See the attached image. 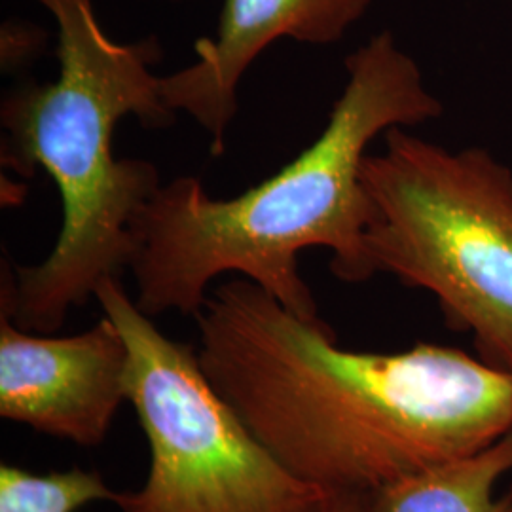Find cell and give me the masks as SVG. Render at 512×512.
<instances>
[{
	"mask_svg": "<svg viewBox=\"0 0 512 512\" xmlns=\"http://www.w3.org/2000/svg\"><path fill=\"white\" fill-rule=\"evenodd\" d=\"M209 382L275 458L325 494L374 497L512 431L511 372L461 349L340 348L256 283L217 285L196 315Z\"/></svg>",
	"mask_w": 512,
	"mask_h": 512,
	"instance_id": "obj_1",
	"label": "cell"
},
{
	"mask_svg": "<svg viewBox=\"0 0 512 512\" xmlns=\"http://www.w3.org/2000/svg\"><path fill=\"white\" fill-rule=\"evenodd\" d=\"M346 86L321 135L270 179L230 200L190 175L162 184L131 222L135 302L150 317L198 315L211 283L238 274L304 319L317 304L298 270L306 249L332 253L346 283L374 277L366 247L370 202L363 162L391 128L435 120L442 103L420 65L382 31L346 59Z\"/></svg>",
	"mask_w": 512,
	"mask_h": 512,
	"instance_id": "obj_2",
	"label": "cell"
},
{
	"mask_svg": "<svg viewBox=\"0 0 512 512\" xmlns=\"http://www.w3.org/2000/svg\"><path fill=\"white\" fill-rule=\"evenodd\" d=\"M57 25L59 76L21 80L0 103L2 167L31 179L52 177L63 203V226L52 253L35 266L2 264L0 306L29 332L54 334L97 287L122 277L133 258L131 222L162 186L158 167L114 156L122 118L169 128L177 112L152 67L158 38L116 42L93 0H37Z\"/></svg>",
	"mask_w": 512,
	"mask_h": 512,
	"instance_id": "obj_3",
	"label": "cell"
},
{
	"mask_svg": "<svg viewBox=\"0 0 512 512\" xmlns=\"http://www.w3.org/2000/svg\"><path fill=\"white\" fill-rule=\"evenodd\" d=\"M391 128L366 154V247L376 274L439 302L480 359L512 370V169L486 148L450 150Z\"/></svg>",
	"mask_w": 512,
	"mask_h": 512,
	"instance_id": "obj_4",
	"label": "cell"
},
{
	"mask_svg": "<svg viewBox=\"0 0 512 512\" xmlns=\"http://www.w3.org/2000/svg\"><path fill=\"white\" fill-rule=\"evenodd\" d=\"M95 298L128 346V403L150 448L145 484L120 512H321L327 494L296 478L209 382L198 348L171 340L120 277Z\"/></svg>",
	"mask_w": 512,
	"mask_h": 512,
	"instance_id": "obj_5",
	"label": "cell"
},
{
	"mask_svg": "<svg viewBox=\"0 0 512 512\" xmlns=\"http://www.w3.org/2000/svg\"><path fill=\"white\" fill-rule=\"evenodd\" d=\"M128 346L107 315L73 336L29 332L0 306V416L78 446L107 439L128 401Z\"/></svg>",
	"mask_w": 512,
	"mask_h": 512,
	"instance_id": "obj_6",
	"label": "cell"
},
{
	"mask_svg": "<svg viewBox=\"0 0 512 512\" xmlns=\"http://www.w3.org/2000/svg\"><path fill=\"white\" fill-rule=\"evenodd\" d=\"M372 0H222L213 38L196 42L190 67L162 76L167 107L190 114L222 156L226 131L239 110V84L256 57L275 40L334 44L365 16Z\"/></svg>",
	"mask_w": 512,
	"mask_h": 512,
	"instance_id": "obj_7",
	"label": "cell"
},
{
	"mask_svg": "<svg viewBox=\"0 0 512 512\" xmlns=\"http://www.w3.org/2000/svg\"><path fill=\"white\" fill-rule=\"evenodd\" d=\"M512 473V431L492 446L425 469L372 497V512H512L497 486Z\"/></svg>",
	"mask_w": 512,
	"mask_h": 512,
	"instance_id": "obj_8",
	"label": "cell"
},
{
	"mask_svg": "<svg viewBox=\"0 0 512 512\" xmlns=\"http://www.w3.org/2000/svg\"><path fill=\"white\" fill-rule=\"evenodd\" d=\"M97 471L73 467L35 475L16 465H0V512H78L92 503L116 501Z\"/></svg>",
	"mask_w": 512,
	"mask_h": 512,
	"instance_id": "obj_9",
	"label": "cell"
},
{
	"mask_svg": "<svg viewBox=\"0 0 512 512\" xmlns=\"http://www.w3.org/2000/svg\"><path fill=\"white\" fill-rule=\"evenodd\" d=\"M48 33L31 21L6 19L0 29V67L2 73L27 71L46 50Z\"/></svg>",
	"mask_w": 512,
	"mask_h": 512,
	"instance_id": "obj_10",
	"label": "cell"
},
{
	"mask_svg": "<svg viewBox=\"0 0 512 512\" xmlns=\"http://www.w3.org/2000/svg\"><path fill=\"white\" fill-rule=\"evenodd\" d=\"M321 512H372V497L363 494H327Z\"/></svg>",
	"mask_w": 512,
	"mask_h": 512,
	"instance_id": "obj_11",
	"label": "cell"
},
{
	"mask_svg": "<svg viewBox=\"0 0 512 512\" xmlns=\"http://www.w3.org/2000/svg\"><path fill=\"white\" fill-rule=\"evenodd\" d=\"M169 2H179V0H169Z\"/></svg>",
	"mask_w": 512,
	"mask_h": 512,
	"instance_id": "obj_12",
	"label": "cell"
},
{
	"mask_svg": "<svg viewBox=\"0 0 512 512\" xmlns=\"http://www.w3.org/2000/svg\"><path fill=\"white\" fill-rule=\"evenodd\" d=\"M511 380H512V370H511Z\"/></svg>",
	"mask_w": 512,
	"mask_h": 512,
	"instance_id": "obj_13",
	"label": "cell"
}]
</instances>
